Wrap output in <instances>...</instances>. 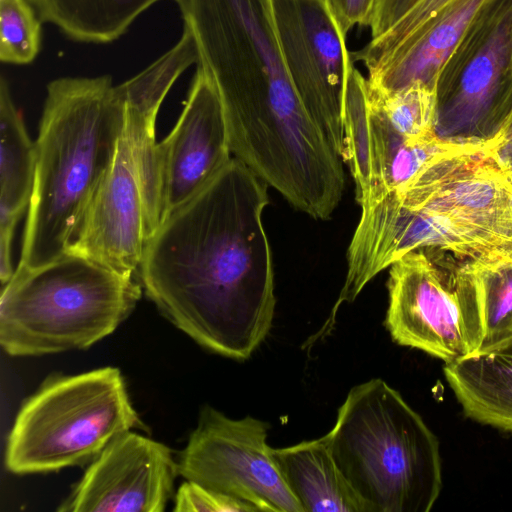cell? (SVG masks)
Returning a JSON list of instances; mask_svg holds the SVG:
<instances>
[{
  "label": "cell",
  "mask_w": 512,
  "mask_h": 512,
  "mask_svg": "<svg viewBox=\"0 0 512 512\" xmlns=\"http://www.w3.org/2000/svg\"><path fill=\"white\" fill-rule=\"evenodd\" d=\"M268 185L236 158L166 217L147 241L138 278L176 328L216 354L245 360L276 305L262 215Z\"/></svg>",
  "instance_id": "obj_1"
},
{
  "label": "cell",
  "mask_w": 512,
  "mask_h": 512,
  "mask_svg": "<svg viewBox=\"0 0 512 512\" xmlns=\"http://www.w3.org/2000/svg\"><path fill=\"white\" fill-rule=\"evenodd\" d=\"M124 123V101L111 76L48 84L18 268H37L68 252L113 162Z\"/></svg>",
  "instance_id": "obj_2"
},
{
  "label": "cell",
  "mask_w": 512,
  "mask_h": 512,
  "mask_svg": "<svg viewBox=\"0 0 512 512\" xmlns=\"http://www.w3.org/2000/svg\"><path fill=\"white\" fill-rule=\"evenodd\" d=\"M332 456L369 512H429L442 488L439 441L379 378L354 386L326 434Z\"/></svg>",
  "instance_id": "obj_3"
},
{
  "label": "cell",
  "mask_w": 512,
  "mask_h": 512,
  "mask_svg": "<svg viewBox=\"0 0 512 512\" xmlns=\"http://www.w3.org/2000/svg\"><path fill=\"white\" fill-rule=\"evenodd\" d=\"M141 295L135 276L73 253L17 267L1 289V347L13 357L87 349L112 334Z\"/></svg>",
  "instance_id": "obj_4"
},
{
  "label": "cell",
  "mask_w": 512,
  "mask_h": 512,
  "mask_svg": "<svg viewBox=\"0 0 512 512\" xmlns=\"http://www.w3.org/2000/svg\"><path fill=\"white\" fill-rule=\"evenodd\" d=\"M144 430L119 369L54 374L21 405L7 438L5 466L17 475L91 462L117 436Z\"/></svg>",
  "instance_id": "obj_5"
},
{
  "label": "cell",
  "mask_w": 512,
  "mask_h": 512,
  "mask_svg": "<svg viewBox=\"0 0 512 512\" xmlns=\"http://www.w3.org/2000/svg\"><path fill=\"white\" fill-rule=\"evenodd\" d=\"M435 136L493 148L512 115V0H491L444 66L437 83Z\"/></svg>",
  "instance_id": "obj_6"
},
{
  "label": "cell",
  "mask_w": 512,
  "mask_h": 512,
  "mask_svg": "<svg viewBox=\"0 0 512 512\" xmlns=\"http://www.w3.org/2000/svg\"><path fill=\"white\" fill-rule=\"evenodd\" d=\"M385 324L392 339L445 363L479 351L482 326L472 292L452 264H438L426 249L389 267Z\"/></svg>",
  "instance_id": "obj_7"
},
{
  "label": "cell",
  "mask_w": 512,
  "mask_h": 512,
  "mask_svg": "<svg viewBox=\"0 0 512 512\" xmlns=\"http://www.w3.org/2000/svg\"><path fill=\"white\" fill-rule=\"evenodd\" d=\"M269 428V423L251 416L232 419L203 407L179 454V475L257 511L303 512L266 442Z\"/></svg>",
  "instance_id": "obj_8"
},
{
  "label": "cell",
  "mask_w": 512,
  "mask_h": 512,
  "mask_svg": "<svg viewBox=\"0 0 512 512\" xmlns=\"http://www.w3.org/2000/svg\"><path fill=\"white\" fill-rule=\"evenodd\" d=\"M290 80L334 152L346 158L344 101L353 63L327 0H271Z\"/></svg>",
  "instance_id": "obj_9"
},
{
  "label": "cell",
  "mask_w": 512,
  "mask_h": 512,
  "mask_svg": "<svg viewBox=\"0 0 512 512\" xmlns=\"http://www.w3.org/2000/svg\"><path fill=\"white\" fill-rule=\"evenodd\" d=\"M489 149L441 156L388 195L405 207L444 216L512 258V179Z\"/></svg>",
  "instance_id": "obj_10"
},
{
  "label": "cell",
  "mask_w": 512,
  "mask_h": 512,
  "mask_svg": "<svg viewBox=\"0 0 512 512\" xmlns=\"http://www.w3.org/2000/svg\"><path fill=\"white\" fill-rule=\"evenodd\" d=\"M344 101L346 157L361 210L404 187L435 159L468 148L437 137L410 140L397 132L367 98L366 79L351 64Z\"/></svg>",
  "instance_id": "obj_11"
},
{
  "label": "cell",
  "mask_w": 512,
  "mask_h": 512,
  "mask_svg": "<svg viewBox=\"0 0 512 512\" xmlns=\"http://www.w3.org/2000/svg\"><path fill=\"white\" fill-rule=\"evenodd\" d=\"M178 472L169 447L132 430L90 462L62 512H162Z\"/></svg>",
  "instance_id": "obj_12"
},
{
  "label": "cell",
  "mask_w": 512,
  "mask_h": 512,
  "mask_svg": "<svg viewBox=\"0 0 512 512\" xmlns=\"http://www.w3.org/2000/svg\"><path fill=\"white\" fill-rule=\"evenodd\" d=\"M158 151L164 220L233 158L219 92L199 65L184 108L171 132L158 143Z\"/></svg>",
  "instance_id": "obj_13"
},
{
  "label": "cell",
  "mask_w": 512,
  "mask_h": 512,
  "mask_svg": "<svg viewBox=\"0 0 512 512\" xmlns=\"http://www.w3.org/2000/svg\"><path fill=\"white\" fill-rule=\"evenodd\" d=\"M146 243L143 197L123 128L113 162L97 187L67 253L86 257L124 275L138 276Z\"/></svg>",
  "instance_id": "obj_14"
},
{
  "label": "cell",
  "mask_w": 512,
  "mask_h": 512,
  "mask_svg": "<svg viewBox=\"0 0 512 512\" xmlns=\"http://www.w3.org/2000/svg\"><path fill=\"white\" fill-rule=\"evenodd\" d=\"M490 1L457 0L444 8L368 72L367 87L384 94L414 84L436 90L444 66Z\"/></svg>",
  "instance_id": "obj_15"
},
{
  "label": "cell",
  "mask_w": 512,
  "mask_h": 512,
  "mask_svg": "<svg viewBox=\"0 0 512 512\" xmlns=\"http://www.w3.org/2000/svg\"><path fill=\"white\" fill-rule=\"evenodd\" d=\"M0 131V280L5 284L15 272L11 258L15 228L33 194L36 145L4 77L0 81Z\"/></svg>",
  "instance_id": "obj_16"
},
{
  "label": "cell",
  "mask_w": 512,
  "mask_h": 512,
  "mask_svg": "<svg viewBox=\"0 0 512 512\" xmlns=\"http://www.w3.org/2000/svg\"><path fill=\"white\" fill-rule=\"evenodd\" d=\"M125 106L124 131L129 140L141 187L147 241L164 221L161 168L155 123L170 90L162 76L144 71L117 85Z\"/></svg>",
  "instance_id": "obj_17"
},
{
  "label": "cell",
  "mask_w": 512,
  "mask_h": 512,
  "mask_svg": "<svg viewBox=\"0 0 512 512\" xmlns=\"http://www.w3.org/2000/svg\"><path fill=\"white\" fill-rule=\"evenodd\" d=\"M271 452L303 512H369L338 468L326 435Z\"/></svg>",
  "instance_id": "obj_18"
},
{
  "label": "cell",
  "mask_w": 512,
  "mask_h": 512,
  "mask_svg": "<svg viewBox=\"0 0 512 512\" xmlns=\"http://www.w3.org/2000/svg\"><path fill=\"white\" fill-rule=\"evenodd\" d=\"M443 372L469 418L512 432V339L446 362Z\"/></svg>",
  "instance_id": "obj_19"
},
{
  "label": "cell",
  "mask_w": 512,
  "mask_h": 512,
  "mask_svg": "<svg viewBox=\"0 0 512 512\" xmlns=\"http://www.w3.org/2000/svg\"><path fill=\"white\" fill-rule=\"evenodd\" d=\"M161 0H29L43 22L69 38L108 43L126 32L146 9Z\"/></svg>",
  "instance_id": "obj_20"
},
{
  "label": "cell",
  "mask_w": 512,
  "mask_h": 512,
  "mask_svg": "<svg viewBox=\"0 0 512 512\" xmlns=\"http://www.w3.org/2000/svg\"><path fill=\"white\" fill-rule=\"evenodd\" d=\"M461 260L455 267L470 287L481 320L478 353L487 352L512 339V259Z\"/></svg>",
  "instance_id": "obj_21"
},
{
  "label": "cell",
  "mask_w": 512,
  "mask_h": 512,
  "mask_svg": "<svg viewBox=\"0 0 512 512\" xmlns=\"http://www.w3.org/2000/svg\"><path fill=\"white\" fill-rule=\"evenodd\" d=\"M370 107L397 132L410 140L436 137V90L414 84L400 92L384 94L367 87Z\"/></svg>",
  "instance_id": "obj_22"
},
{
  "label": "cell",
  "mask_w": 512,
  "mask_h": 512,
  "mask_svg": "<svg viewBox=\"0 0 512 512\" xmlns=\"http://www.w3.org/2000/svg\"><path fill=\"white\" fill-rule=\"evenodd\" d=\"M41 48V22L29 0H0V59L29 64Z\"/></svg>",
  "instance_id": "obj_23"
},
{
  "label": "cell",
  "mask_w": 512,
  "mask_h": 512,
  "mask_svg": "<svg viewBox=\"0 0 512 512\" xmlns=\"http://www.w3.org/2000/svg\"><path fill=\"white\" fill-rule=\"evenodd\" d=\"M457 0H420L388 32L357 51H350L351 60L362 62L367 71L377 68L398 46L418 29Z\"/></svg>",
  "instance_id": "obj_24"
},
{
  "label": "cell",
  "mask_w": 512,
  "mask_h": 512,
  "mask_svg": "<svg viewBox=\"0 0 512 512\" xmlns=\"http://www.w3.org/2000/svg\"><path fill=\"white\" fill-rule=\"evenodd\" d=\"M174 511L183 512H255L252 505L186 480L175 495Z\"/></svg>",
  "instance_id": "obj_25"
},
{
  "label": "cell",
  "mask_w": 512,
  "mask_h": 512,
  "mask_svg": "<svg viewBox=\"0 0 512 512\" xmlns=\"http://www.w3.org/2000/svg\"><path fill=\"white\" fill-rule=\"evenodd\" d=\"M420 0H376L368 27L372 39H377L388 32Z\"/></svg>",
  "instance_id": "obj_26"
},
{
  "label": "cell",
  "mask_w": 512,
  "mask_h": 512,
  "mask_svg": "<svg viewBox=\"0 0 512 512\" xmlns=\"http://www.w3.org/2000/svg\"><path fill=\"white\" fill-rule=\"evenodd\" d=\"M376 0H327L330 10L346 37L355 25L368 26Z\"/></svg>",
  "instance_id": "obj_27"
},
{
  "label": "cell",
  "mask_w": 512,
  "mask_h": 512,
  "mask_svg": "<svg viewBox=\"0 0 512 512\" xmlns=\"http://www.w3.org/2000/svg\"><path fill=\"white\" fill-rule=\"evenodd\" d=\"M489 150L499 167L512 179V135Z\"/></svg>",
  "instance_id": "obj_28"
},
{
  "label": "cell",
  "mask_w": 512,
  "mask_h": 512,
  "mask_svg": "<svg viewBox=\"0 0 512 512\" xmlns=\"http://www.w3.org/2000/svg\"><path fill=\"white\" fill-rule=\"evenodd\" d=\"M511 135H512V115H511L510 120L507 123L505 129L503 130L502 135L500 137V140H499V142L497 144H499L500 142L504 141L505 139H507Z\"/></svg>",
  "instance_id": "obj_29"
}]
</instances>
